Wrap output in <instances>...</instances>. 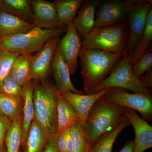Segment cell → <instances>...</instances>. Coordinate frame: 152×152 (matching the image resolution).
Listing matches in <instances>:
<instances>
[{
	"label": "cell",
	"mask_w": 152,
	"mask_h": 152,
	"mask_svg": "<svg viewBox=\"0 0 152 152\" xmlns=\"http://www.w3.org/2000/svg\"><path fill=\"white\" fill-rule=\"evenodd\" d=\"M123 56L95 49L82 48L80 58L85 94L104 80Z\"/></svg>",
	"instance_id": "6da1fadb"
},
{
	"label": "cell",
	"mask_w": 152,
	"mask_h": 152,
	"mask_svg": "<svg viewBox=\"0 0 152 152\" xmlns=\"http://www.w3.org/2000/svg\"><path fill=\"white\" fill-rule=\"evenodd\" d=\"M126 117L125 108L107 100L103 96L99 99L85 125L91 148L103 136L117 128Z\"/></svg>",
	"instance_id": "7a4b0ae2"
},
{
	"label": "cell",
	"mask_w": 152,
	"mask_h": 152,
	"mask_svg": "<svg viewBox=\"0 0 152 152\" xmlns=\"http://www.w3.org/2000/svg\"><path fill=\"white\" fill-rule=\"evenodd\" d=\"M128 36V22L95 27L82 41V48L95 49L124 56Z\"/></svg>",
	"instance_id": "3957f363"
},
{
	"label": "cell",
	"mask_w": 152,
	"mask_h": 152,
	"mask_svg": "<svg viewBox=\"0 0 152 152\" xmlns=\"http://www.w3.org/2000/svg\"><path fill=\"white\" fill-rule=\"evenodd\" d=\"M65 28L43 29L34 27L27 32L2 39L0 49L18 54L38 52L51 39L60 35Z\"/></svg>",
	"instance_id": "277c9868"
},
{
	"label": "cell",
	"mask_w": 152,
	"mask_h": 152,
	"mask_svg": "<svg viewBox=\"0 0 152 152\" xmlns=\"http://www.w3.org/2000/svg\"><path fill=\"white\" fill-rule=\"evenodd\" d=\"M42 82L34 85L33 102L35 118L50 134H56V102L58 92L56 87Z\"/></svg>",
	"instance_id": "5b68a950"
},
{
	"label": "cell",
	"mask_w": 152,
	"mask_h": 152,
	"mask_svg": "<svg viewBox=\"0 0 152 152\" xmlns=\"http://www.w3.org/2000/svg\"><path fill=\"white\" fill-rule=\"evenodd\" d=\"M110 74L90 94L112 88L129 90L136 94H151V89L146 87L133 73L129 58L126 56H123Z\"/></svg>",
	"instance_id": "8992f818"
},
{
	"label": "cell",
	"mask_w": 152,
	"mask_h": 152,
	"mask_svg": "<svg viewBox=\"0 0 152 152\" xmlns=\"http://www.w3.org/2000/svg\"><path fill=\"white\" fill-rule=\"evenodd\" d=\"M130 3L127 44L124 56L129 59L144 32L148 15L152 8V1L151 0H130Z\"/></svg>",
	"instance_id": "52a82bcc"
},
{
	"label": "cell",
	"mask_w": 152,
	"mask_h": 152,
	"mask_svg": "<svg viewBox=\"0 0 152 152\" xmlns=\"http://www.w3.org/2000/svg\"><path fill=\"white\" fill-rule=\"evenodd\" d=\"M103 97L123 107L138 112L146 121H152V97L151 94H131L123 89L112 88Z\"/></svg>",
	"instance_id": "ba28073f"
},
{
	"label": "cell",
	"mask_w": 152,
	"mask_h": 152,
	"mask_svg": "<svg viewBox=\"0 0 152 152\" xmlns=\"http://www.w3.org/2000/svg\"><path fill=\"white\" fill-rule=\"evenodd\" d=\"M130 4V0L99 1L96 9L95 27H104L128 21Z\"/></svg>",
	"instance_id": "9c48e42d"
},
{
	"label": "cell",
	"mask_w": 152,
	"mask_h": 152,
	"mask_svg": "<svg viewBox=\"0 0 152 152\" xmlns=\"http://www.w3.org/2000/svg\"><path fill=\"white\" fill-rule=\"evenodd\" d=\"M58 47L69 68L70 75H74L77 69L78 59L82 46L81 39L72 22L67 25L65 34L60 40Z\"/></svg>",
	"instance_id": "30bf717a"
},
{
	"label": "cell",
	"mask_w": 152,
	"mask_h": 152,
	"mask_svg": "<svg viewBox=\"0 0 152 152\" xmlns=\"http://www.w3.org/2000/svg\"><path fill=\"white\" fill-rule=\"evenodd\" d=\"M61 39L60 35L52 38L33 56L31 71V80H45L48 75L52 59Z\"/></svg>",
	"instance_id": "8fae6325"
},
{
	"label": "cell",
	"mask_w": 152,
	"mask_h": 152,
	"mask_svg": "<svg viewBox=\"0 0 152 152\" xmlns=\"http://www.w3.org/2000/svg\"><path fill=\"white\" fill-rule=\"evenodd\" d=\"M125 108V115L133 126L135 134L133 152H144L152 147V126L136 111Z\"/></svg>",
	"instance_id": "7c38bea8"
},
{
	"label": "cell",
	"mask_w": 152,
	"mask_h": 152,
	"mask_svg": "<svg viewBox=\"0 0 152 152\" xmlns=\"http://www.w3.org/2000/svg\"><path fill=\"white\" fill-rule=\"evenodd\" d=\"M31 2L35 26L47 29L64 28L59 22L54 2L32 0Z\"/></svg>",
	"instance_id": "4fadbf2b"
},
{
	"label": "cell",
	"mask_w": 152,
	"mask_h": 152,
	"mask_svg": "<svg viewBox=\"0 0 152 152\" xmlns=\"http://www.w3.org/2000/svg\"><path fill=\"white\" fill-rule=\"evenodd\" d=\"M110 89H105L97 93L88 94H79L69 91L60 94L72 106L80 121L85 125L90 111L95 103Z\"/></svg>",
	"instance_id": "5bb4252c"
},
{
	"label": "cell",
	"mask_w": 152,
	"mask_h": 152,
	"mask_svg": "<svg viewBox=\"0 0 152 152\" xmlns=\"http://www.w3.org/2000/svg\"><path fill=\"white\" fill-rule=\"evenodd\" d=\"M51 65L56 82V88L59 94L69 91L75 94H83V92L77 89L73 84L69 68L58 46L52 59Z\"/></svg>",
	"instance_id": "9a60e30c"
},
{
	"label": "cell",
	"mask_w": 152,
	"mask_h": 152,
	"mask_svg": "<svg viewBox=\"0 0 152 152\" xmlns=\"http://www.w3.org/2000/svg\"><path fill=\"white\" fill-rule=\"evenodd\" d=\"M99 2L97 0L85 1L80 8L77 15L72 21L79 34L83 37L95 28V14Z\"/></svg>",
	"instance_id": "2e32d148"
},
{
	"label": "cell",
	"mask_w": 152,
	"mask_h": 152,
	"mask_svg": "<svg viewBox=\"0 0 152 152\" xmlns=\"http://www.w3.org/2000/svg\"><path fill=\"white\" fill-rule=\"evenodd\" d=\"M34 27L32 23L0 10V38L2 39L27 32Z\"/></svg>",
	"instance_id": "e0dca14e"
},
{
	"label": "cell",
	"mask_w": 152,
	"mask_h": 152,
	"mask_svg": "<svg viewBox=\"0 0 152 152\" xmlns=\"http://www.w3.org/2000/svg\"><path fill=\"white\" fill-rule=\"evenodd\" d=\"M56 117L57 136L74 123L80 121L72 106L59 93L57 98Z\"/></svg>",
	"instance_id": "ac0fdd59"
},
{
	"label": "cell",
	"mask_w": 152,
	"mask_h": 152,
	"mask_svg": "<svg viewBox=\"0 0 152 152\" xmlns=\"http://www.w3.org/2000/svg\"><path fill=\"white\" fill-rule=\"evenodd\" d=\"M34 84L31 81L23 87V105L22 120V142L23 145L26 142L28 133L33 120L35 118V110L33 102V91Z\"/></svg>",
	"instance_id": "d6986e66"
},
{
	"label": "cell",
	"mask_w": 152,
	"mask_h": 152,
	"mask_svg": "<svg viewBox=\"0 0 152 152\" xmlns=\"http://www.w3.org/2000/svg\"><path fill=\"white\" fill-rule=\"evenodd\" d=\"M51 135L34 119L25 142L26 152H40Z\"/></svg>",
	"instance_id": "ffe728a7"
},
{
	"label": "cell",
	"mask_w": 152,
	"mask_h": 152,
	"mask_svg": "<svg viewBox=\"0 0 152 152\" xmlns=\"http://www.w3.org/2000/svg\"><path fill=\"white\" fill-rule=\"evenodd\" d=\"M33 58L32 55L20 54L11 68L9 75L22 87L31 81V71Z\"/></svg>",
	"instance_id": "44dd1931"
},
{
	"label": "cell",
	"mask_w": 152,
	"mask_h": 152,
	"mask_svg": "<svg viewBox=\"0 0 152 152\" xmlns=\"http://www.w3.org/2000/svg\"><path fill=\"white\" fill-rule=\"evenodd\" d=\"M0 10L34 24L31 1L0 0Z\"/></svg>",
	"instance_id": "7402d4cb"
},
{
	"label": "cell",
	"mask_w": 152,
	"mask_h": 152,
	"mask_svg": "<svg viewBox=\"0 0 152 152\" xmlns=\"http://www.w3.org/2000/svg\"><path fill=\"white\" fill-rule=\"evenodd\" d=\"M85 1L84 0L55 1L59 22L62 27H66L68 24L73 20L79 9Z\"/></svg>",
	"instance_id": "603a6c76"
},
{
	"label": "cell",
	"mask_w": 152,
	"mask_h": 152,
	"mask_svg": "<svg viewBox=\"0 0 152 152\" xmlns=\"http://www.w3.org/2000/svg\"><path fill=\"white\" fill-rule=\"evenodd\" d=\"M22 120L21 113L12 122L7 132L4 140L7 152H20L22 142Z\"/></svg>",
	"instance_id": "cb8c5ba5"
},
{
	"label": "cell",
	"mask_w": 152,
	"mask_h": 152,
	"mask_svg": "<svg viewBox=\"0 0 152 152\" xmlns=\"http://www.w3.org/2000/svg\"><path fill=\"white\" fill-rule=\"evenodd\" d=\"M131 125L127 117L115 129L103 136L91 148L90 152H112L117 137L122 131Z\"/></svg>",
	"instance_id": "d4e9b609"
},
{
	"label": "cell",
	"mask_w": 152,
	"mask_h": 152,
	"mask_svg": "<svg viewBox=\"0 0 152 152\" xmlns=\"http://www.w3.org/2000/svg\"><path fill=\"white\" fill-rule=\"evenodd\" d=\"M23 100L0 93V113L12 122L22 113Z\"/></svg>",
	"instance_id": "484cf974"
},
{
	"label": "cell",
	"mask_w": 152,
	"mask_h": 152,
	"mask_svg": "<svg viewBox=\"0 0 152 152\" xmlns=\"http://www.w3.org/2000/svg\"><path fill=\"white\" fill-rule=\"evenodd\" d=\"M70 127L73 143L72 152H90V146L85 125L80 121L74 123Z\"/></svg>",
	"instance_id": "4316f807"
},
{
	"label": "cell",
	"mask_w": 152,
	"mask_h": 152,
	"mask_svg": "<svg viewBox=\"0 0 152 152\" xmlns=\"http://www.w3.org/2000/svg\"><path fill=\"white\" fill-rule=\"evenodd\" d=\"M152 39V8L150 10L148 15L144 32L130 59L132 66L148 50Z\"/></svg>",
	"instance_id": "83f0119b"
},
{
	"label": "cell",
	"mask_w": 152,
	"mask_h": 152,
	"mask_svg": "<svg viewBox=\"0 0 152 152\" xmlns=\"http://www.w3.org/2000/svg\"><path fill=\"white\" fill-rule=\"evenodd\" d=\"M0 93L14 97L23 99V87L9 75L2 83L0 86Z\"/></svg>",
	"instance_id": "f1b7e54d"
},
{
	"label": "cell",
	"mask_w": 152,
	"mask_h": 152,
	"mask_svg": "<svg viewBox=\"0 0 152 152\" xmlns=\"http://www.w3.org/2000/svg\"><path fill=\"white\" fill-rule=\"evenodd\" d=\"M20 54L0 49V86L9 74L17 57Z\"/></svg>",
	"instance_id": "f546056e"
},
{
	"label": "cell",
	"mask_w": 152,
	"mask_h": 152,
	"mask_svg": "<svg viewBox=\"0 0 152 152\" xmlns=\"http://www.w3.org/2000/svg\"><path fill=\"white\" fill-rule=\"evenodd\" d=\"M152 67V49L149 48L146 52L132 66L135 75L140 79L145 73L151 70Z\"/></svg>",
	"instance_id": "4dcf8cb0"
},
{
	"label": "cell",
	"mask_w": 152,
	"mask_h": 152,
	"mask_svg": "<svg viewBox=\"0 0 152 152\" xmlns=\"http://www.w3.org/2000/svg\"><path fill=\"white\" fill-rule=\"evenodd\" d=\"M12 122L0 113V148L4 147L5 138Z\"/></svg>",
	"instance_id": "1f68e13d"
},
{
	"label": "cell",
	"mask_w": 152,
	"mask_h": 152,
	"mask_svg": "<svg viewBox=\"0 0 152 152\" xmlns=\"http://www.w3.org/2000/svg\"><path fill=\"white\" fill-rule=\"evenodd\" d=\"M69 127L66 128L58 135L56 136L57 144L61 152H67V142L68 133L69 131Z\"/></svg>",
	"instance_id": "d6a6232c"
},
{
	"label": "cell",
	"mask_w": 152,
	"mask_h": 152,
	"mask_svg": "<svg viewBox=\"0 0 152 152\" xmlns=\"http://www.w3.org/2000/svg\"><path fill=\"white\" fill-rule=\"evenodd\" d=\"M42 152H61L57 144L56 134L50 136Z\"/></svg>",
	"instance_id": "836d02e7"
},
{
	"label": "cell",
	"mask_w": 152,
	"mask_h": 152,
	"mask_svg": "<svg viewBox=\"0 0 152 152\" xmlns=\"http://www.w3.org/2000/svg\"><path fill=\"white\" fill-rule=\"evenodd\" d=\"M141 81L146 87L151 89L152 87V70L148 71L140 78Z\"/></svg>",
	"instance_id": "e575fe53"
},
{
	"label": "cell",
	"mask_w": 152,
	"mask_h": 152,
	"mask_svg": "<svg viewBox=\"0 0 152 152\" xmlns=\"http://www.w3.org/2000/svg\"><path fill=\"white\" fill-rule=\"evenodd\" d=\"M134 148V141L127 142L123 148L118 152H133Z\"/></svg>",
	"instance_id": "d590c367"
},
{
	"label": "cell",
	"mask_w": 152,
	"mask_h": 152,
	"mask_svg": "<svg viewBox=\"0 0 152 152\" xmlns=\"http://www.w3.org/2000/svg\"><path fill=\"white\" fill-rule=\"evenodd\" d=\"M0 152H4V147L0 148Z\"/></svg>",
	"instance_id": "8d00e7d4"
},
{
	"label": "cell",
	"mask_w": 152,
	"mask_h": 152,
	"mask_svg": "<svg viewBox=\"0 0 152 152\" xmlns=\"http://www.w3.org/2000/svg\"><path fill=\"white\" fill-rule=\"evenodd\" d=\"M2 39V38H0V43H1V41Z\"/></svg>",
	"instance_id": "74e56055"
}]
</instances>
